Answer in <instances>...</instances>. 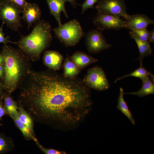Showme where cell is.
<instances>
[{
  "mask_svg": "<svg viewBox=\"0 0 154 154\" xmlns=\"http://www.w3.org/2000/svg\"><path fill=\"white\" fill-rule=\"evenodd\" d=\"M20 87L19 103L34 122L56 129L77 127L91 109L90 88L82 80L29 70Z\"/></svg>",
  "mask_w": 154,
  "mask_h": 154,
  "instance_id": "6da1fadb",
  "label": "cell"
},
{
  "mask_svg": "<svg viewBox=\"0 0 154 154\" xmlns=\"http://www.w3.org/2000/svg\"><path fill=\"white\" fill-rule=\"evenodd\" d=\"M1 54L3 58L4 87L7 92L11 94L17 88L23 75L27 70L24 53L5 44Z\"/></svg>",
  "mask_w": 154,
  "mask_h": 154,
  "instance_id": "7a4b0ae2",
  "label": "cell"
},
{
  "mask_svg": "<svg viewBox=\"0 0 154 154\" xmlns=\"http://www.w3.org/2000/svg\"><path fill=\"white\" fill-rule=\"evenodd\" d=\"M51 31L49 22L40 20L31 32L26 36L21 35L20 39L16 44L24 53L32 57H38L51 42Z\"/></svg>",
  "mask_w": 154,
  "mask_h": 154,
  "instance_id": "3957f363",
  "label": "cell"
},
{
  "mask_svg": "<svg viewBox=\"0 0 154 154\" xmlns=\"http://www.w3.org/2000/svg\"><path fill=\"white\" fill-rule=\"evenodd\" d=\"M53 30L56 37L67 46L75 45L84 36L80 24L75 19L62 24L53 29Z\"/></svg>",
  "mask_w": 154,
  "mask_h": 154,
  "instance_id": "277c9868",
  "label": "cell"
},
{
  "mask_svg": "<svg viewBox=\"0 0 154 154\" xmlns=\"http://www.w3.org/2000/svg\"><path fill=\"white\" fill-rule=\"evenodd\" d=\"M22 11L9 0L0 1V20L12 30L17 31L21 27Z\"/></svg>",
  "mask_w": 154,
  "mask_h": 154,
  "instance_id": "5b68a950",
  "label": "cell"
},
{
  "mask_svg": "<svg viewBox=\"0 0 154 154\" xmlns=\"http://www.w3.org/2000/svg\"><path fill=\"white\" fill-rule=\"evenodd\" d=\"M82 81L90 89L98 91L107 90L110 86L105 72L102 68L98 66L89 69Z\"/></svg>",
  "mask_w": 154,
  "mask_h": 154,
  "instance_id": "8992f818",
  "label": "cell"
},
{
  "mask_svg": "<svg viewBox=\"0 0 154 154\" xmlns=\"http://www.w3.org/2000/svg\"><path fill=\"white\" fill-rule=\"evenodd\" d=\"M98 13L109 14L125 20L129 16L124 0H101L95 6Z\"/></svg>",
  "mask_w": 154,
  "mask_h": 154,
  "instance_id": "52a82bcc",
  "label": "cell"
},
{
  "mask_svg": "<svg viewBox=\"0 0 154 154\" xmlns=\"http://www.w3.org/2000/svg\"><path fill=\"white\" fill-rule=\"evenodd\" d=\"M102 31L97 28L89 31L86 35V44L90 53H97L111 47V45L106 41Z\"/></svg>",
  "mask_w": 154,
  "mask_h": 154,
  "instance_id": "ba28073f",
  "label": "cell"
},
{
  "mask_svg": "<svg viewBox=\"0 0 154 154\" xmlns=\"http://www.w3.org/2000/svg\"><path fill=\"white\" fill-rule=\"evenodd\" d=\"M93 23L98 29L103 31L125 28V21L123 19L109 14L98 13L94 19Z\"/></svg>",
  "mask_w": 154,
  "mask_h": 154,
  "instance_id": "9c48e42d",
  "label": "cell"
},
{
  "mask_svg": "<svg viewBox=\"0 0 154 154\" xmlns=\"http://www.w3.org/2000/svg\"><path fill=\"white\" fill-rule=\"evenodd\" d=\"M154 21L147 15L136 14L129 15L125 21V28L132 31L147 29L150 24H153Z\"/></svg>",
  "mask_w": 154,
  "mask_h": 154,
  "instance_id": "30bf717a",
  "label": "cell"
},
{
  "mask_svg": "<svg viewBox=\"0 0 154 154\" xmlns=\"http://www.w3.org/2000/svg\"><path fill=\"white\" fill-rule=\"evenodd\" d=\"M21 19L27 23L29 29L33 24L40 20L41 12L38 5L35 3H27L22 11Z\"/></svg>",
  "mask_w": 154,
  "mask_h": 154,
  "instance_id": "8fae6325",
  "label": "cell"
},
{
  "mask_svg": "<svg viewBox=\"0 0 154 154\" xmlns=\"http://www.w3.org/2000/svg\"><path fill=\"white\" fill-rule=\"evenodd\" d=\"M43 60L45 65L49 68L54 70H58L62 66L63 57L58 52L48 50L44 53Z\"/></svg>",
  "mask_w": 154,
  "mask_h": 154,
  "instance_id": "7c38bea8",
  "label": "cell"
},
{
  "mask_svg": "<svg viewBox=\"0 0 154 154\" xmlns=\"http://www.w3.org/2000/svg\"><path fill=\"white\" fill-rule=\"evenodd\" d=\"M49 8L50 14L56 19L59 26L62 23L60 19V13L62 12L66 17L68 16L65 7V3L61 0H46Z\"/></svg>",
  "mask_w": 154,
  "mask_h": 154,
  "instance_id": "4fadbf2b",
  "label": "cell"
},
{
  "mask_svg": "<svg viewBox=\"0 0 154 154\" xmlns=\"http://www.w3.org/2000/svg\"><path fill=\"white\" fill-rule=\"evenodd\" d=\"M70 57L71 60L80 70L98 61L97 59L88 54L79 51L75 52Z\"/></svg>",
  "mask_w": 154,
  "mask_h": 154,
  "instance_id": "5bb4252c",
  "label": "cell"
},
{
  "mask_svg": "<svg viewBox=\"0 0 154 154\" xmlns=\"http://www.w3.org/2000/svg\"><path fill=\"white\" fill-rule=\"evenodd\" d=\"M129 34L131 38L135 41L138 48L140 56L136 60H139L140 63H142L143 59L147 56H150L152 53L151 49L148 42L143 41L139 39L131 31Z\"/></svg>",
  "mask_w": 154,
  "mask_h": 154,
  "instance_id": "9a60e30c",
  "label": "cell"
},
{
  "mask_svg": "<svg viewBox=\"0 0 154 154\" xmlns=\"http://www.w3.org/2000/svg\"><path fill=\"white\" fill-rule=\"evenodd\" d=\"M80 72V70L67 56L64 62L63 76L67 78H76Z\"/></svg>",
  "mask_w": 154,
  "mask_h": 154,
  "instance_id": "2e32d148",
  "label": "cell"
},
{
  "mask_svg": "<svg viewBox=\"0 0 154 154\" xmlns=\"http://www.w3.org/2000/svg\"><path fill=\"white\" fill-rule=\"evenodd\" d=\"M154 78L150 77L142 82L141 88L136 92L124 93V94H130L135 95L139 97L154 94Z\"/></svg>",
  "mask_w": 154,
  "mask_h": 154,
  "instance_id": "e0dca14e",
  "label": "cell"
},
{
  "mask_svg": "<svg viewBox=\"0 0 154 154\" xmlns=\"http://www.w3.org/2000/svg\"><path fill=\"white\" fill-rule=\"evenodd\" d=\"M124 93L123 89L122 87H120L117 99L118 103L117 108L127 117L132 124L135 125V120L132 114L124 99Z\"/></svg>",
  "mask_w": 154,
  "mask_h": 154,
  "instance_id": "ac0fdd59",
  "label": "cell"
},
{
  "mask_svg": "<svg viewBox=\"0 0 154 154\" xmlns=\"http://www.w3.org/2000/svg\"><path fill=\"white\" fill-rule=\"evenodd\" d=\"M10 117L13 120L16 126L21 131L26 140H33L35 142L38 140L35 134L20 121L18 117V114L12 116Z\"/></svg>",
  "mask_w": 154,
  "mask_h": 154,
  "instance_id": "d6986e66",
  "label": "cell"
},
{
  "mask_svg": "<svg viewBox=\"0 0 154 154\" xmlns=\"http://www.w3.org/2000/svg\"><path fill=\"white\" fill-rule=\"evenodd\" d=\"M130 76L140 78L142 82L149 77L154 78L153 75L143 66L142 63H140V66L138 68L129 74L117 78L114 81V82L116 83L119 80Z\"/></svg>",
  "mask_w": 154,
  "mask_h": 154,
  "instance_id": "ffe728a7",
  "label": "cell"
},
{
  "mask_svg": "<svg viewBox=\"0 0 154 154\" xmlns=\"http://www.w3.org/2000/svg\"><path fill=\"white\" fill-rule=\"evenodd\" d=\"M7 92L3 93V101L8 115L11 116L18 114V104Z\"/></svg>",
  "mask_w": 154,
  "mask_h": 154,
  "instance_id": "44dd1931",
  "label": "cell"
},
{
  "mask_svg": "<svg viewBox=\"0 0 154 154\" xmlns=\"http://www.w3.org/2000/svg\"><path fill=\"white\" fill-rule=\"evenodd\" d=\"M18 117L20 121L33 133L34 121L30 114L19 104H18Z\"/></svg>",
  "mask_w": 154,
  "mask_h": 154,
  "instance_id": "7402d4cb",
  "label": "cell"
},
{
  "mask_svg": "<svg viewBox=\"0 0 154 154\" xmlns=\"http://www.w3.org/2000/svg\"><path fill=\"white\" fill-rule=\"evenodd\" d=\"M14 148L13 139L4 133H0V154L9 153L13 151Z\"/></svg>",
  "mask_w": 154,
  "mask_h": 154,
  "instance_id": "603a6c76",
  "label": "cell"
},
{
  "mask_svg": "<svg viewBox=\"0 0 154 154\" xmlns=\"http://www.w3.org/2000/svg\"><path fill=\"white\" fill-rule=\"evenodd\" d=\"M136 37L143 41L148 42L151 34V32L147 29L131 31Z\"/></svg>",
  "mask_w": 154,
  "mask_h": 154,
  "instance_id": "cb8c5ba5",
  "label": "cell"
},
{
  "mask_svg": "<svg viewBox=\"0 0 154 154\" xmlns=\"http://www.w3.org/2000/svg\"><path fill=\"white\" fill-rule=\"evenodd\" d=\"M36 145L42 152L46 154H64L66 153L63 151L46 148L41 145L38 140L35 142Z\"/></svg>",
  "mask_w": 154,
  "mask_h": 154,
  "instance_id": "d4e9b609",
  "label": "cell"
},
{
  "mask_svg": "<svg viewBox=\"0 0 154 154\" xmlns=\"http://www.w3.org/2000/svg\"><path fill=\"white\" fill-rule=\"evenodd\" d=\"M98 1V0H85L82 5V14L88 9L93 8L94 4Z\"/></svg>",
  "mask_w": 154,
  "mask_h": 154,
  "instance_id": "484cf974",
  "label": "cell"
},
{
  "mask_svg": "<svg viewBox=\"0 0 154 154\" xmlns=\"http://www.w3.org/2000/svg\"><path fill=\"white\" fill-rule=\"evenodd\" d=\"M5 115L8 114L4 105L3 94L0 98V121H2V117ZM2 126L3 125L0 122V127Z\"/></svg>",
  "mask_w": 154,
  "mask_h": 154,
  "instance_id": "4316f807",
  "label": "cell"
},
{
  "mask_svg": "<svg viewBox=\"0 0 154 154\" xmlns=\"http://www.w3.org/2000/svg\"><path fill=\"white\" fill-rule=\"evenodd\" d=\"M5 23L2 22L0 28V43H3L5 44L8 42H11L16 44V42H13L10 41L9 39V37L7 36L6 37L5 36V33L3 31V27Z\"/></svg>",
  "mask_w": 154,
  "mask_h": 154,
  "instance_id": "83f0119b",
  "label": "cell"
},
{
  "mask_svg": "<svg viewBox=\"0 0 154 154\" xmlns=\"http://www.w3.org/2000/svg\"><path fill=\"white\" fill-rule=\"evenodd\" d=\"M22 11L27 5L26 0H9Z\"/></svg>",
  "mask_w": 154,
  "mask_h": 154,
  "instance_id": "f1b7e54d",
  "label": "cell"
},
{
  "mask_svg": "<svg viewBox=\"0 0 154 154\" xmlns=\"http://www.w3.org/2000/svg\"><path fill=\"white\" fill-rule=\"evenodd\" d=\"M63 2L65 3L66 1H68L70 2L72 5L75 8L76 6V0H61Z\"/></svg>",
  "mask_w": 154,
  "mask_h": 154,
  "instance_id": "f546056e",
  "label": "cell"
},
{
  "mask_svg": "<svg viewBox=\"0 0 154 154\" xmlns=\"http://www.w3.org/2000/svg\"><path fill=\"white\" fill-rule=\"evenodd\" d=\"M154 30L153 29V30L151 32V34L149 41V43L150 42H154Z\"/></svg>",
  "mask_w": 154,
  "mask_h": 154,
  "instance_id": "4dcf8cb0",
  "label": "cell"
},
{
  "mask_svg": "<svg viewBox=\"0 0 154 154\" xmlns=\"http://www.w3.org/2000/svg\"><path fill=\"white\" fill-rule=\"evenodd\" d=\"M4 69L3 65L2 64L0 65V78L4 76Z\"/></svg>",
  "mask_w": 154,
  "mask_h": 154,
  "instance_id": "1f68e13d",
  "label": "cell"
},
{
  "mask_svg": "<svg viewBox=\"0 0 154 154\" xmlns=\"http://www.w3.org/2000/svg\"><path fill=\"white\" fill-rule=\"evenodd\" d=\"M5 90L3 84L0 82V96H1L3 93V91Z\"/></svg>",
  "mask_w": 154,
  "mask_h": 154,
  "instance_id": "d6a6232c",
  "label": "cell"
},
{
  "mask_svg": "<svg viewBox=\"0 0 154 154\" xmlns=\"http://www.w3.org/2000/svg\"><path fill=\"white\" fill-rule=\"evenodd\" d=\"M3 58L1 53H0V65L3 64Z\"/></svg>",
  "mask_w": 154,
  "mask_h": 154,
  "instance_id": "836d02e7",
  "label": "cell"
}]
</instances>
